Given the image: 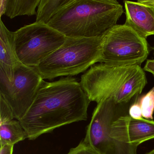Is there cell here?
<instances>
[{
  "mask_svg": "<svg viewBox=\"0 0 154 154\" xmlns=\"http://www.w3.org/2000/svg\"><path fill=\"white\" fill-rule=\"evenodd\" d=\"M90 101L80 83L71 76L48 82L43 80L30 108L19 121L27 139L88 118Z\"/></svg>",
  "mask_w": 154,
  "mask_h": 154,
  "instance_id": "obj_1",
  "label": "cell"
},
{
  "mask_svg": "<svg viewBox=\"0 0 154 154\" xmlns=\"http://www.w3.org/2000/svg\"><path fill=\"white\" fill-rule=\"evenodd\" d=\"M123 13L116 0H73L47 25L67 38L96 37L117 25Z\"/></svg>",
  "mask_w": 154,
  "mask_h": 154,
  "instance_id": "obj_2",
  "label": "cell"
},
{
  "mask_svg": "<svg viewBox=\"0 0 154 154\" xmlns=\"http://www.w3.org/2000/svg\"><path fill=\"white\" fill-rule=\"evenodd\" d=\"M80 83L90 101L98 103L111 98L115 103L122 104L139 96L147 81L140 66L100 63L85 73Z\"/></svg>",
  "mask_w": 154,
  "mask_h": 154,
  "instance_id": "obj_3",
  "label": "cell"
},
{
  "mask_svg": "<svg viewBox=\"0 0 154 154\" xmlns=\"http://www.w3.org/2000/svg\"><path fill=\"white\" fill-rule=\"evenodd\" d=\"M103 35L89 38H66L64 43L36 69L43 80L71 77L83 72L96 63H100Z\"/></svg>",
  "mask_w": 154,
  "mask_h": 154,
  "instance_id": "obj_4",
  "label": "cell"
},
{
  "mask_svg": "<svg viewBox=\"0 0 154 154\" xmlns=\"http://www.w3.org/2000/svg\"><path fill=\"white\" fill-rule=\"evenodd\" d=\"M132 101L118 104L110 98L97 103L83 141L99 154H137L138 146L125 144L110 136L112 124L120 116L128 114Z\"/></svg>",
  "mask_w": 154,
  "mask_h": 154,
  "instance_id": "obj_5",
  "label": "cell"
},
{
  "mask_svg": "<svg viewBox=\"0 0 154 154\" xmlns=\"http://www.w3.org/2000/svg\"><path fill=\"white\" fill-rule=\"evenodd\" d=\"M146 39L130 27L116 25L103 35L100 63L113 66H140L148 56Z\"/></svg>",
  "mask_w": 154,
  "mask_h": 154,
  "instance_id": "obj_6",
  "label": "cell"
},
{
  "mask_svg": "<svg viewBox=\"0 0 154 154\" xmlns=\"http://www.w3.org/2000/svg\"><path fill=\"white\" fill-rule=\"evenodd\" d=\"M66 37L46 24L35 23L15 32V51L20 62L36 67L65 42Z\"/></svg>",
  "mask_w": 154,
  "mask_h": 154,
  "instance_id": "obj_7",
  "label": "cell"
},
{
  "mask_svg": "<svg viewBox=\"0 0 154 154\" xmlns=\"http://www.w3.org/2000/svg\"><path fill=\"white\" fill-rule=\"evenodd\" d=\"M43 78L35 67L19 64L12 82L0 72V95L11 107L16 119L20 121L32 105Z\"/></svg>",
  "mask_w": 154,
  "mask_h": 154,
  "instance_id": "obj_8",
  "label": "cell"
},
{
  "mask_svg": "<svg viewBox=\"0 0 154 154\" xmlns=\"http://www.w3.org/2000/svg\"><path fill=\"white\" fill-rule=\"evenodd\" d=\"M110 136L125 144L138 146L154 139V121L134 119L129 114L122 115L112 124Z\"/></svg>",
  "mask_w": 154,
  "mask_h": 154,
  "instance_id": "obj_9",
  "label": "cell"
},
{
  "mask_svg": "<svg viewBox=\"0 0 154 154\" xmlns=\"http://www.w3.org/2000/svg\"><path fill=\"white\" fill-rule=\"evenodd\" d=\"M126 19L124 25L130 27L146 39L154 35V6L143 3L125 1Z\"/></svg>",
  "mask_w": 154,
  "mask_h": 154,
  "instance_id": "obj_10",
  "label": "cell"
},
{
  "mask_svg": "<svg viewBox=\"0 0 154 154\" xmlns=\"http://www.w3.org/2000/svg\"><path fill=\"white\" fill-rule=\"evenodd\" d=\"M15 32L7 29L2 20L0 21V72L10 82L14 78L16 66L20 63L15 51Z\"/></svg>",
  "mask_w": 154,
  "mask_h": 154,
  "instance_id": "obj_11",
  "label": "cell"
},
{
  "mask_svg": "<svg viewBox=\"0 0 154 154\" xmlns=\"http://www.w3.org/2000/svg\"><path fill=\"white\" fill-rule=\"evenodd\" d=\"M27 138L26 132L19 121L13 119L0 124L1 146H14Z\"/></svg>",
  "mask_w": 154,
  "mask_h": 154,
  "instance_id": "obj_12",
  "label": "cell"
},
{
  "mask_svg": "<svg viewBox=\"0 0 154 154\" xmlns=\"http://www.w3.org/2000/svg\"><path fill=\"white\" fill-rule=\"evenodd\" d=\"M3 2L4 13L11 19L17 16L36 15V8L40 0H5Z\"/></svg>",
  "mask_w": 154,
  "mask_h": 154,
  "instance_id": "obj_13",
  "label": "cell"
},
{
  "mask_svg": "<svg viewBox=\"0 0 154 154\" xmlns=\"http://www.w3.org/2000/svg\"><path fill=\"white\" fill-rule=\"evenodd\" d=\"M73 0H40L36 14V23L47 25L52 18Z\"/></svg>",
  "mask_w": 154,
  "mask_h": 154,
  "instance_id": "obj_14",
  "label": "cell"
},
{
  "mask_svg": "<svg viewBox=\"0 0 154 154\" xmlns=\"http://www.w3.org/2000/svg\"><path fill=\"white\" fill-rule=\"evenodd\" d=\"M138 101L141 108L143 118L152 120L154 112V86L146 94L139 96Z\"/></svg>",
  "mask_w": 154,
  "mask_h": 154,
  "instance_id": "obj_15",
  "label": "cell"
},
{
  "mask_svg": "<svg viewBox=\"0 0 154 154\" xmlns=\"http://www.w3.org/2000/svg\"><path fill=\"white\" fill-rule=\"evenodd\" d=\"M0 124L15 119L14 112L8 103L2 95H0Z\"/></svg>",
  "mask_w": 154,
  "mask_h": 154,
  "instance_id": "obj_16",
  "label": "cell"
},
{
  "mask_svg": "<svg viewBox=\"0 0 154 154\" xmlns=\"http://www.w3.org/2000/svg\"><path fill=\"white\" fill-rule=\"evenodd\" d=\"M67 154H99L93 148L82 140L78 146L72 148Z\"/></svg>",
  "mask_w": 154,
  "mask_h": 154,
  "instance_id": "obj_17",
  "label": "cell"
},
{
  "mask_svg": "<svg viewBox=\"0 0 154 154\" xmlns=\"http://www.w3.org/2000/svg\"><path fill=\"white\" fill-rule=\"evenodd\" d=\"M139 96L135 97L133 103L130 106L128 110V114L130 116L135 119L143 118L140 105L138 101V98Z\"/></svg>",
  "mask_w": 154,
  "mask_h": 154,
  "instance_id": "obj_18",
  "label": "cell"
},
{
  "mask_svg": "<svg viewBox=\"0 0 154 154\" xmlns=\"http://www.w3.org/2000/svg\"><path fill=\"white\" fill-rule=\"evenodd\" d=\"M143 70L150 73L154 76V59L147 60Z\"/></svg>",
  "mask_w": 154,
  "mask_h": 154,
  "instance_id": "obj_19",
  "label": "cell"
},
{
  "mask_svg": "<svg viewBox=\"0 0 154 154\" xmlns=\"http://www.w3.org/2000/svg\"><path fill=\"white\" fill-rule=\"evenodd\" d=\"M14 146L11 145L1 146L0 154H13Z\"/></svg>",
  "mask_w": 154,
  "mask_h": 154,
  "instance_id": "obj_20",
  "label": "cell"
},
{
  "mask_svg": "<svg viewBox=\"0 0 154 154\" xmlns=\"http://www.w3.org/2000/svg\"><path fill=\"white\" fill-rule=\"evenodd\" d=\"M141 2L154 6V0H140Z\"/></svg>",
  "mask_w": 154,
  "mask_h": 154,
  "instance_id": "obj_21",
  "label": "cell"
},
{
  "mask_svg": "<svg viewBox=\"0 0 154 154\" xmlns=\"http://www.w3.org/2000/svg\"><path fill=\"white\" fill-rule=\"evenodd\" d=\"M146 154H154V149L149 152H148Z\"/></svg>",
  "mask_w": 154,
  "mask_h": 154,
  "instance_id": "obj_22",
  "label": "cell"
},
{
  "mask_svg": "<svg viewBox=\"0 0 154 154\" xmlns=\"http://www.w3.org/2000/svg\"></svg>",
  "mask_w": 154,
  "mask_h": 154,
  "instance_id": "obj_23",
  "label": "cell"
},
{
  "mask_svg": "<svg viewBox=\"0 0 154 154\" xmlns=\"http://www.w3.org/2000/svg\"></svg>",
  "mask_w": 154,
  "mask_h": 154,
  "instance_id": "obj_24",
  "label": "cell"
}]
</instances>
